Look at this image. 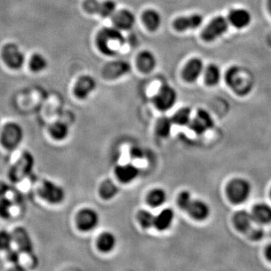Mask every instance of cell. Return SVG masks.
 Instances as JSON below:
<instances>
[{"instance_id": "cell-1", "label": "cell", "mask_w": 271, "mask_h": 271, "mask_svg": "<svg viewBox=\"0 0 271 271\" xmlns=\"http://www.w3.org/2000/svg\"><path fill=\"white\" fill-rule=\"evenodd\" d=\"M125 42L126 40L121 30L114 27L102 29L96 37L98 49L102 54L108 57H114L120 53Z\"/></svg>"}, {"instance_id": "cell-2", "label": "cell", "mask_w": 271, "mask_h": 271, "mask_svg": "<svg viewBox=\"0 0 271 271\" xmlns=\"http://www.w3.org/2000/svg\"><path fill=\"white\" fill-rule=\"evenodd\" d=\"M34 158L31 153L24 152L9 170V176L15 183L22 182L31 174L34 167Z\"/></svg>"}, {"instance_id": "cell-3", "label": "cell", "mask_w": 271, "mask_h": 271, "mask_svg": "<svg viewBox=\"0 0 271 271\" xmlns=\"http://www.w3.org/2000/svg\"><path fill=\"white\" fill-rule=\"evenodd\" d=\"M24 138V131L18 123L10 122L5 125L0 134V142L6 149H17Z\"/></svg>"}, {"instance_id": "cell-4", "label": "cell", "mask_w": 271, "mask_h": 271, "mask_svg": "<svg viewBox=\"0 0 271 271\" xmlns=\"http://www.w3.org/2000/svg\"><path fill=\"white\" fill-rule=\"evenodd\" d=\"M251 191V185L248 181L243 179H233L227 187V197L235 204H239L246 201Z\"/></svg>"}, {"instance_id": "cell-5", "label": "cell", "mask_w": 271, "mask_h": 271, "mask_svg": "<svg viewBox=\"0 0 271 271\" xmlns=\"http://www.w3.org/2000/svg\"><path fill=\"white\" fill-rule=\"evenodd\" d=\"M176 90L170 84L161 87L153 99L154 104L160 111H166L171 109L177 101Z\"/></svg>"}, {"instance_id": "cell-6", "label": "cell", "mask_w": 271, "mask_h": 271, "mask_svg": "<svg viewBox=\"0 0 271 271\" xmlns=\"http://www.w3.org/2000/svg\"><path fill=\"white\" fill-rule=\"evenodd\" d=\"M39 194L44 200L51 204H60L66 197L64 189L50 180L42 182L39 189Z\"/></svg>"}, {"instance_id": "cell-7", "label": "cell", "mask_w": 271, "mask_h": 271, "mask_svg": "<svg viewBox=\"0 0 271 271\" xmlns=\"http://www.w3.org/2000/svg\"><path fill=\"white\" fill-rule=\"evenodd\" d=\"M229 22L224 17L218 16L212 19L205 27L201 37L206 42H213L227 32Z\"/></svg>"}, {"instance_id": "cell-8", "label": "cell", "mask_w": 271, "mask_h": 271, "mask_svg": "<svg viewBox=\"0 0 271 271\" xmlns=\"http://www.w3.org/2000/svg\"><path fill=\"white\" fill-rule=\"evenodd\" d=\"M225 81L227 85L239 95L245 94L251 87V84L245 83L247 78L242 76L241 69L237 66H233L227 71Z\"/></svg>"}, {"instance_id": "cell-9", "label": "cell", "mask_w": 271, "mask_h": 271, "mask_svg": "<svg viewBox=\"0 0 271 271\" xmlns=\"http://www.w3.org/2000/svg\"><path fill=\"white\" fill-rule=\"evenodd\" d=\"M188 126L194 133L201 136L213 128L214 120L206 110L199 109Z\"/></svg>"}, {"instance_id": "cell-10", "label": "cell", "mask_w": 271, "mask_h": 271, "mask_svg": "<svg viewBox=\"0 0 271 271\" xmlns=\"http://www.w3.org/2000/svg\"><path fill=\"white\" fill-rule=\"evenodd\" d=\"M99 222V215L94 209L84 208L81 209L76 217V224L81 231L93 230L97 227Z\"/></svg>"}, {"instance_id": "cell-11", "label": "cell", "mask_w": 271, "mask_h": 271, "mask_svg": "<svg viewBox=\"0 0 271 271\" xmlns=\"http://www.w3.org/2000/svg\"><path fill=\"white\" fill-rule=\"evenodd\" d=\"M3 58L12 69H19L25 62V56L15 44H8L3 50Z\"/></svg>"}, {"instance_id": "cell-12", "label": "cell", "mask_w": 271, "mask_h": 271, "mask_svg": "<svg viewBox=\"0 0 271 271\" xmlns=\"http://www.w3.org/2000/svg\"><path fill=\"white\" fill-rule=\"evenodd\" d=\"M130 65L125 60H115L107 63L102 71V75L105 79L115 80L129 73Z\"/></svg>"}, {"instance_id": "cell-13", "label": "cell", "mask_w": 271, "mask_h": 271, "mask_svg": "<svg viewBox=\"0 0 271 271\" xmlns=\"http://www.w3.org/2000/svg\"><path fill=\"white\" fill-rule=\"evenodd\" d=\"M96 82L90 75H82L78 78L74 87V94L78 99H86L94 91Z\"/></svg>"}, {"instance_id": "cell-14", "label": "cell", "mask_w": 271, "mask_h": 271, "mask_svg": "<svg viewBox=\"0 0 271 271\" xmlns=\"http://www.w3.org/2000/svg\"><path fill=\"white\" fill-rule=\"evenodd\" d=\"M111 21L115 28L120 30H129L135 25L136 17L131 11L121 9L116 11L112 16Z\"/></svg>"}, {"instance_id": "cell-15", "label": "cell", "mask_w": 271, "mask_h": 271, "mask_svg": "<svg viewBox=\"0 0 271 271\" xmlns=\"http://www.w3.org/2000/svg\"><path fill=\"white\" fill-rule=\"evenodd\" d=\"M203 17L200 14L179 17L173 21V27L178 32H185L198 28L203 24Z\"/></svg>"}, {"instance_id": "cell-16", "label": "cell", "mask_w": 271, "mask_h": 271, "mask_svg": "<svg viewBox=\"0 0 271 271\" xmlns=\"http://www.w3.org/2000/svg\"><path fill=\"white\" fill-rule=\"evenodd\" d=\"M204 66L201 59L194 57L191 59L185 65L182 71V77L186 82H195L203 73Z\"/></svg>"}, {"instance_id": "cell-17", "label": "cell", "mask_w": 271, "mask_h": 271, "mask_svg": "<svg viewBox=\"0 0 271 271\" xmlns=\"http://www.w3.org/2000/svg\"><path fill=\"white\" fill-rule=\"evenodd\" d=\"M12 235H13L14 242L17 244L20 251L30 254L33 253V241H32L31 236L25 228L17 227L14 230Z\"/></svg>"}, {"instance_id": "cell-18", "label": "cell", "mask_w": 271, "mask_h": 271, "mask_svg": "<svg viewBox=\"0 0 271 271\" xmlns=\"http://www.w3.org/2000/svg\"><path fill=\"white\" fill-rule=\"evenodd\" d=\"M137 66L139 70L143 73L152 72L156 67L157 59L152 51L145 50L141 51L137 57Z\"/></svg>"}, {"instance_id": "cell-19", "label": "cell", "mask_w": 271, "mask_h": 271, "mask_svg": "<svg viewBox=\"0 0 271 271\" xmlns=\"http://www.w3.org/2000/svg\"><path fill=\"white\" fill-rule=\"evenodd\" d=\"M185 212H188L194 219L203 221L209 217L210 209L207 203L203 200L193 199Z\"/></svg>"}, {"instance_id": "cell-20", "label": "cell", "mask_w": 271, "mask_h": 271, "mask_svg": "<svg viewBox=\"0 0 271 271\" xmlns=\"http://www.w3.org/2000/svg\"><path fill=\"white\" fill-rule=\"evenodd\" d=\"M251 21V14L245 9H233L229 14L228 22L236 28H245L249 25Z\"/></svg>"}, {"instance_id": "cell-21", "label": "cell", "mask_w": 271, "mask_h": 271, "mask_svg": "<svg viewBox=\"0 0 271 271\" xmlns=\"http://www.w3.org/2000/svg\"><path fill=\"white\" fill-rule=\"evenodd\" d=\"M140 174L138 167L132 164H124L116 167L115 175L120 182L122 183H129L135 180Z\"/></svg>"}, {"instance_id": "cell-22", "label": "cell", "mask_w": 271, "mask_h": 271, "mask_svg": "<svg viewBox=\"0 0 271 271\" xmlns=\"http://www.w3.org/2000/svg\"><path fill=\"white\" fill-rule=\"evenodd\" d=\"M253 221L260 224H267L271 223V206L265 203L256 205L251 212Z\"/></svg>"}, {"instance_id": "cell-23", "label": "cell", "mask_w": 271, "mask_h": 271, "mask_svg": "<svg viewBox=\"0 0 271 271\" xmlns=\"http://www.w3.org/2000/svg\"><path fill=\"white\" fill-rule=\"evenodd\" d=\"M142 21L149 31L155 32L161 27L162 18L158 11L147 9L142 15Z\"/></svg>"}, {"instance_id": "cell-24", "label": "cell", "mask_w": 271, "mask_h": 271, "mask_svg": "<svg viewBox=\"0 0 271 271\" xmlns=\"http://www.w3.org/2000/svg\"><path fill=\"white\" fill-rule=\"evenodd\" d=\"M175 214L173 209L166 208L155 216V225L157 230L164 231L171 227L174 221Z\"/></svg>"}, {"instance_id": "cell-25", "label": "cell", "mask_w": 271, "mask_h": 271, "mask_svg": "<svg viewBox=\"0 0 271 271\" xmlns=\"http://www.w3.org/2000/svg\"><path fill=\"white\" fill-rule=\"evenodd\" d=\"M251 214L246 211H239L235 214L233 217V223L235 227L241 232H247L251 229V223L253 222Z\"/></svg>"}, {"instance_id": "cell-26", "label": "cell", "mask_w": 271, "mask_h": 271, "mask_svg": "<svg viewBox=\"0 0 271 271\" xmlns=\"http://www.w3.org/2000/svg\"><path fill=\"white\" fill-rule=\"evenodd\" d=\"M117 239L111 232H104L97 239V247L102 252H110L116 246Z\"/></svg>"}, {"instance_id": "cell-27", "label": "cell", "mask_w": 271, "mask_h": 271, "mask_svg": "<svg viewBox=\"0 0 271 271\" xmlns=\"http://www.w3.org/2000/svg\"><path fill=\"white\" fill-rule=\"evenodd\" d=\"M220 68L215 64H209L205 70V83L209 87L217 85L221 80Z\"/></svg>"}, {"instance_id": "cell-28", "label": "cell", "mask_w": 271, "mask_h": 271, "mask_svg": "<svg viewBox=\"0 0 271 271\" xmlns=\"http://www.w3.org/2000/svg\"><path fill=\"white\" fill-rule=\"evenodd\" d=\"M50 134L57 141H62L67 138L69 133L68 125L63 121H57L50 126Z\"/></svg>"}, {"instance_id": "cell-29", "label": "cell", "mask_w": 271, "mask_h": 271, "mask_svg": "<svg viewBox=\"0 0 271 271\" xmlns=\"http://www.w3.org/2000/svg\"><path fill=\"white\" fill-rule=\"evenodd\" d=\"M167 192L161 188H155L149 192L147 201L152 207H159L167 201Z\"/></svg>"}, {"instance_id": "cell-30", "label": "cell", "mask_w": 271, "mask_h": 271, "mask_svg": "<svg viewBox=\"0 0 271 271\" xmlns=\"http://www.w3.org/2000/svg\"><path fill=\"white\" fill-rule=\"evenodd\" d=\"M117 5L113 0H105L103 2H97L96 4V14L102 18H106L111 17L116 12Z\"/></svg>"}, {"instance_id": "cell-31", "label": "cell", "mask_w": 271, "mask_h": 271, "mask_svg": "<svg viewBox=\"0 0 271 271\" xmlns=\"http://www.w3.org/2000/svg\"><path fill=\"white\" fill-rule=\"evenodd\" d=\"M191 118V109L188 107H184L178 110L171 117L173 124L178 126H186L189 124Z\"/></svg>"}, {"instance_id": "cell-32", "label": "cell", "mask_w": 271, "mask_h": 271, "mask_svg": "<svg viewBox=\"0 0 271 271\" xmlns=\"http://www.w3.org/2000/svg\"><path fill=\"white\" fill-rule=\"evenodd\" d=\"M118 193V188L111 180H106L101 184L99 194L104 200H111Z\"/></svg>"}, {"instance_id": "cell-33", "label": "cell", "mask_w": 271, "mask_h": 271, "mask_svg": "<svg viewBox=\"0 0 271 271\" xmlns=\"http://www.w3.org/2000/svg\"><path fill=\"white\" fill-rule=\"evenodd\" d=\"M173 121L170 117H162L158 120L156 123V132L160 137L166 138L170 136L171 132Z\"/></svg>"}, {"instance_id": "cell-34", "label": "cell", "mask_w": 271, "mask_h": 271, "mask_svg": "<svg viewBox=\"0 0 271 271\" xmlns=\"http://www.w3.org/2000/svg\"><path fill=\"white\" fill-rule=\"evenodd\" d=\"M48 66V61L43 55L40 54H33L30 61V68L33 72L39 73L45 70Z\"/></svg>"}, {"instance_id": "cell-35", "label": "cell", "mask_w": 271, "mask_h": 271, "mask_svg": "<svg viewBox=\"0 0 271 271\" xmlns=\"http://www.w3.org/2000/svg\"><path fill=\"white\" fill-rule=\"evenodd\" d=\"M155 216L148 210H141L138 213V221L143 228H150L155 225Z\"/></svg>"}, {"instance_id": "cell-36", "label": "cell", "mask_w": 271, "mask_h": 271, "mask_svg": "<svg viewBox=\"0 0 271 271\" xmlns=\"http://www.w3.org/2000/svg\"><path fill=\"white\" fill-rule=\"evenodd\" d=\"M14 242L13 235L7 230H0V249L9 250Z\"/></svg>"}, {"instance_id": "cell-37", "label": "cell", "mask_w": 271, "mask_h": 271, "mask_svg": "<svg viewBox=\"0 0 271 271\" xmlns=\"http://www.w3.org/2000/svg\"><path fill=\"white\" fill-rule=\"evenodd\" d=\"M12 202L6 197H0V217L4 219H8L11 217V209Z\"/></svg>"}, {"instance_id": "cell-38", "label": "cell", "mask_w": 271, "mask_h": 271, "mask_svg": "<svg viewBox=\"0 0 271 271\" xmlns=\"http://www.w3.org/2000/svg\"><path fill=\"white\" fill-rule=\"evenodd\" d=\"M192 200V197L188 191H182L178 197V205L182 210L186 211L187 208L188 207Z\"/></svg>"}, {"instance_id": "cell-39", "label": "cell", "mask_w": 271, "mask_h": 271, "mask_svg": "<svg viewBox=\"0 0 271 271\" xmlns=\"http://www.w3.org/2000/svg\"><path fill=\"white\" fill-rule=\"evenodd\" d=\"M7 257L9 259V261L13 263L14 264L18 266L20 260V253L19 251H16V250L12 249V248H9L7 250Z\"/></svg>"}, {"instance_id": "cell-40", "label": "cell", "mask_w": 271, "mask_h": 271, "mask_svg": "<svg viewBox=\"0 0 271 271\" xmlns=\"http://www.w3.org/2000/svg\"><path fill=\"white\" fill-rule=\"evenodd\" d=\"M249 230H248V231H249ZM263 230L260 228H254V230H251V233H250V236H251V239H254V240L260 239V238L263 236Z\"/></svg>"}, {"instance_id": "cell-41", "label": "cell", "mask_w": 271, "mask_h": 271, "mask_svg": "<svg viewBox=\"0 0 271 271\" xmlns=\"http://www.w3.org/2000/svg\"><path fill=\"white\" fill-rule=\"evenodd\" d=\"M10 190V186L9 184L3 181H0V197H5L6 194L9 192Z\"/></svg>"}, {"instance_id": "cell-42", "label": "cell", "mask_w": 271, "mask_h": 271, "mask_svg": "<svg viewBox=\"0 0 271 271\" xmlns=\"http://www.w3.org/2000/svg\"><path fill=\"white\" fill-rule=\"evenodd\" d=\"M132 158H141L143 156V152L141 149L139 148H133L130 152Z\"/></svg>"}, {"instance_id": "cell-43", "label": "cell", "mask_w": 271, "mask_h": 271, "mask_svg": "<svg viewBox=\"0 0 271 271\" xmlns=\"http://www.w3.org/2000/svg\"><path fill=\"white\" fill-rule=\"evenodd\" d=\"M265 255L269 261L271 262V245H268L265 250Z\"/></svg>"}, {"instance_id": "cell-44", "label": "cell", "mask_w": 271, "mask_h": 271, "mask_svg": "<svg viewBox=\"0 0 271 271\" xmlns=\"http://www.w3.org/2000/svg\"><path fill=\"white\" fill-rule=\"evenodd\" d=\"M268 9H269V13L271 15V0H268L267 1Z\"/></svg>"}, {"instance_id": "cell-45", "label": "cell", "mask_w": 271, "mask_h": 271, "mask_svg": "<svg viewBox=\"0 0 271 271\" xmlns=\"http://www.w3.org/2000/svg\"><path fill=\"white\" fill-rule=\"evenodd\" d=\"M270 197H271V191H270Z\"/></svg>"}]
</instances>
